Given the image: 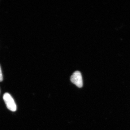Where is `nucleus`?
<instances>
[{"label":"nucleus","instance_id":"1","mask_svg":"<svg viewBox=\"0 0 130 130\" xmlns=\"http://www.w3.org/2000/svg\"><path fill=\"white\" fill-rule=\"evenodd\" d=\"M3 99L8 109L12 112L16 111L17 106L11 95L9 93H5L3 95Z\"/></svg>","mask_w":130,"mask_h":130},{"label":"nucleus","instance_id":"2","mask_svg":"<svg viewBox=\"0 0 130 130\" xmlns=\"http://www.w3.org/2000/svg\"><path fill=\"white\" fill-rule=\"evenodd\" d=\"M71 80L73 83L78 88L83 86V80L81 73L79 71L75 72L72 75Z\"/></svg>","mask_w":130,"mask_h":130},{"label":"nucleus","instance_id":"3","mask_svg":"<svg viewBox=\"0 0 130 130\" xmlns=\"http://www.w3.org/2000/svg\"><path fill=\"white\" fill-rule=\"evenodd\" d=\"M3 80V77L2 71L1 68L0 66V82H2Z\"/></svg>","mask_w":130,"mask_h":130}]
</instances>
